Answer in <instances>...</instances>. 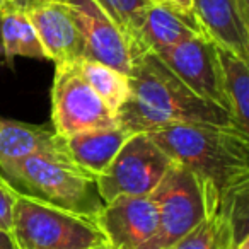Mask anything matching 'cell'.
Masks as SVG:
<instances>
[{
    "instance_id": "1",
    "label": "cell",
    "mask_w": 249,
    "mask_h": 249,
    "mask_svg": "<svg viewBox=\"0 0 249 249\" xmlns=\"http://www.w3.org/2000/svg\"><path fill=\"white\" fill-rule=\"evenodd\" d=\"M116 116L118 124L130 133H147L171 124L237 128L227 109L196 96L152 52L132 56L130 97Z\"/></svg>"
},
{
    "instance_id": "2",
    "label": "cell",
    "mask_w": 249,
    "mask_h": 249,
    "mask_svg": "<svg viewBox=\"0 0 249 249\" xmlns=\"http://www.w3.org/2000/svg\"><path fill=\"white\" fill-rule=\"evenodd\" d=\"M147 135L173 162L191 171L218 203L225 193L249 183V135L234 126L171 124Z\"/></svg>"
},
{
    "instance_id": "3",
    "label": "cell",
    "mask_w": 249,
    "mask_h": 249,
    "mask_svg": "<svg viewBox=\"0 0 249 249\" xmlns=\"http://www.w3.org/2000/svg\"><path fill=\"white\" fill-rule=\"evenodd\" d=\"M0 174L19 193L90 220L104 207L96 178L70 160L29 156L0 164Z\"/></svg>"
},
{
    "instance_id": "4",
    "label": "cell",
    "mask_w": 249,
    "mask_h": 249,
    "mask_svg": "<svg viewBox=\"0 0 249 249\" xmlns=\"http://www.w3.org/2000/svg\"><path fill=\"white\" fill-rule=\"evenodd\" d=\"M11 235L18 249H96L106 237L90 218L18 193Z\"/></svg>"
},
{
    "instance_id": "5",
    "label": "cell",
    "mask_w": 249,
    "mask_h": 249,
    "mask_svg": "<svg viewBox=\"0 0 249 249\" xmlns=\"http://www.w3.org/2000/svg\"><path fill=\"white\" fill-rule=\"evenodd\" d=\"M150 196L157 203L159 224L142 249H167L201 222L215 215L218 201L191 171L173 162Z\"/></svg>"
},
{
    "instance_id": "6",
    "label": "cell",
    "mask_w": 249,
    "mask_h": 249,
    "mask_svg": "<svg viewBox=\"0 0 249 249\" xmlns=\"http://www.w3.org/2000/svg\"><path fill=\"white\" fill-rule=\"evenodd\" d=\"M171 166V157L147 133H132L109 166L96 178L97 190L104 203L123 195H152Z\"/></svg>"
},
{
    "instance_id": "7",
    "label": "cell",
    "mask_w": 249,
    "mask_h": 249,
    "mask_svg": "<svg viewBox=\"0 0 249 249\" xmlns=\"http://www.w3.org/2000/svg\"><path fill=\"white\" fill-rule=\"evenodd\" d=\"M52 128L67 139L75 133L118 126V116L80 75L77 63L55 65L52 84Z\"/></svg>"
},
{
    "instance_id": "8",
    "label": "cell",
    "mask_w": 249,
    "mask_h": 249,
    "mask_svg": "<svg viewBox=\"0 0 249 249\" xmlns=\"http://www.w3.org/2000/svg\"><path fill=\"white\" fill-rule=\"evenodd\" d=\"M156 55L196 96L229 111L217 45L207 35L190 38Z\"/></svg>"
},
{
    "instance_id": "9",
    "label": "cell",
    "mask_w": 249,
    "mask_h": 249,
    "mask_svg": "<svg viewBox=\"0 0 249 249\" xmlns=\"http://www.w3.org/2000/svg\"><path fill=\"white\" fill-rule=\"evenodd\" d=\"M69 5L84 41V60L99 62L130 77L132 50L121 29L94 0H62Z\"/></svg>"
},
{
    "instance_id": "10",
    "label": "cell",
    "mask_w": 249,
    "mask_h": 249,
    "mask_svg": "<svg viewBox=\"0 0 249 249\" xmlns=\"http://www.w3.org/2000/svg\"><path fill=\"white\" fill-rule=\"evenodd\" d=\"M94 222L111 249H142L157 231V203L150 195L116 196L104 203Z\"/></svg>"
},
{
    "instance_id": "11",
    "label": "cell",
    "mask_w": 249,
    "mask_h": 249,
    "mask_svg": "<svg viewBox=\"0 0 249 249\" xmlns=\"http://www.w3.org/2000/svg\"><path fill=\"white\" fill-rule=\"evenodd\" d=\"M46 60L55 65L79 63L84 60V41L65 2H48L26 9Z\"/></svg>"
},
{
    "instance_id": "12",
    "label": "cell",
    "mask_w": 249,
    "mask_h": 249,
    "mask_svg": "<svg viewBox=\"0 0 249 249\" xmlns=\"http://www.w3.org/2000/svg\"><path fill=\"white\" fill-rule=\"evenodd\" d=\"M205 35L218 46L249 60V4L244 0H191Z\"/></svg>"
},
{
    "instance_id": "13",
    "label": "cell",
    "mask_w": 249,
    "mask_h": 249,
    "mask_svg": "<svg viewBox=\"0 0 249 249\" xmlns=\"http://www.w3.org/2000/svg\"><path fill=\"white\" fill-rule=\"evenodd\" d=\"M193 11L166 2H150L132 46V56L143 52L159 53L195 36H203Z\"/></svg>"
},
{
    "instance_id": "14",
    "label": "cell",
    "mask_w": 249,
    "mask_h": 249,
    "mask_svg": "<svg viewBox=\"0 0 249 249\" xmlns=\"http://www.w3.org/2000/svg\"><path fill=\"white\" fill-rule=\"evenodd\" d=\"M29 156H46L70 160L65 139L53 128L45 124L0 118V164Z\"/></svg>"
},
{
    "instance_id": "15",
    "label": "cell",
    "mask_w": 249,
    "mask_h": 249,
    "mask_svg": "<svg viewBox=\"0 0 249 249\" xmlns=\"http://www.w3.org/2000/svg\"><path fill=\"white\" fill-rule=\"evenodd\" d=\"M132 135L123 126H111V128L87 130L67 137L65 145L70 160L80 169L97 178L114 159L118 150L121 149L128 137Z\"/></svg>"
},
{
    "instance_id": "16",
    "label": "cell",
    "mask_w": 249,
    "mask_h": 249,
    "mask_svg": "<svg viewBox=\"0 0 249 249\" xmlns=\"http://www.w3.org/2000/svg\"><path fill=\"white\" fill-rule=\"evenodd\" d=\"M218 62L222 69L224 92L229 113L237 130L249 135V65L248 60L217 46Z\"/></svg>"
},
{
    "instance_id": "17",
    "label": "cell",
    "mask_w": 249,
    "mask_h": 249,
    "mask_svg": "<svg viewBox=\"0 0 249 249\" xmlns=\"http://www.w3.org/2000/svg\"><path fill=\"white\" fill-rule=\"evenodd\" d=\"M0 41L9 63H12L16 56L46 60L31 21L26 12L16 5L7 4L0 12Z\"/></svg>"
},
{
    "instance_id": "18",
    "label": "cell",
    "mask_w": 249,
    "mask_h": 249,
    "mask_svg": "<svg viewBox=\"0 0 249 249\" xmlns=\"http://www.w3.org/2000/svg\"><path fill=\"white\" fill-rule=\"evenodd\" d=\"M77 67L90 89L114 114H118L121 106L130 97V77L92 60H80Z\"/></svg>"
},
{
    "instance_id": "19",
    "label": "cell",
    "mask_w": 249,
    "mask_h": 249,
    "mask_svg": "<svg viewBox=\"0 0 249 249\" xmlns=\"http://www.w3.org/2000/svg\"><path fill=\"white\" fill-rule=\"evenodd\" d=\"M94 2L121 29L132 50L150 0H94Z\"/></svg>"
},
{
    "instance_id": "20",
    "label": "cell",
    "mask_w": 249,
    "mask_h": 249,
    "mask_svg": "<svg viewBox=\"0 0 249 249\" xmlns=\"http://www.w3.org/2000/svg\"><path fill=\"white\" fill-rule=\"evenodd\" d=\"M220 218L215 213L205 222H201L186 237H183L167 249H218L220 248Z\"/></svg>"
},
{
    "instance_id": "21",
    "label": "cell",
    "mask_w": 249,
    "mask_h": 249,
    "mask_svg": "<svg viewBox=\"0 0 249 249\" xmlns=\"http://www.w3.org/2000/svg\"><path fill=\"white\" fill-rule=\"evenodd\" d=\"M19 191L0 174V229L11 234L12 227V208Z\"/></svg>"
},
{
    "instance_id": "22",
    "label": "cell",
    "mask_w": 249,
    "mask_h": 249,
    "mask_svg": "<svg viewBox=\"0 0 249 249\" xmlns=\"http://www.w3.org/2000/svg\"><path fill=\"white\" fill-rule=\"evenodd\" d=\"M0 249H18L12 235L9 232L2 231V229H0Z\"/></svg>"
},
{
    "instance_id": "23",
    "label": "cell",
    "mask_w": 249,
    "mask_h": 249,
    "mask_svg": "<svg viewBox=\"0 0 249 249\" xmlns=\"http://www.w3.org/2000/svg\"><path fill=\"white\" fill-rule=\"evenodd\" d=\"M150 2H166V4L178 5V7L184 9V11H193V5H191V0H150Z\"/></svg>"
},
{
    "instance_id": "24",
    "label": "cell",
    "mask_w": 249,
    "mask_h": 249,
    "mask_svg": "<svg viewBox=\"0 0 249 249\" xmlns=\"http://www.w3.org/2000/svg\"><path fill=\"white\" fill-rule=\"evenodd\" d=\"M48 2H62V0H21V4L18 5L19 9L26 11L29 7H35V5H41V4H48Z\"/></svg>"
},
{
    "instance_id": "25",
    "label": "cell",
    "mask_w": 249,
    "mask_h": 249,
    "mask_svg": "<svg viewBox=\"0 0 249 249\" xmlns=\"http://www.w3.org/2000/svg\"><path fill=\"white\" fill-rule=\"evenodd\" d=\"M220 227H222V225H220ZM220 237H222V235H220ZM218 249H249V239H248V241H242L239 246L225 244V242H222V241H220V248H218Z\"/></svg>"
},
{
    "instance_id": "26",
    "label": "cell",
    "mask_w": 249,
    "mask_h": 249,
    "mask_svg": "<svg viewBox=\"0 0 249 249\" xmlns=\"http://www.w3.org/2000/svg\"><path fill=\"white\" fill-rule=\"evenodd\" d=\"M5 4H11V5H16L18 7L19 4H21V0H4Z\"/></svg>"
},
{
    "instance_id": "27",
    "label": "cell",
    "mask_w": 249,
    "mask_h": 249,
    "mask_svg": "<svg viewBox=\"0 0 249 249\" xmlns=\"http://www.w3.org/2000/svg\"><path fill=\"white\" fill-rule=\"evenodd\" d=\"M5 5H7V4H5L4 0H0V12H2V9H4V7H5Z\"/></svg>"
},
{
    "instance_id": "28",
    "label": "cell",
    "mask_w": 249,
    "mask_h": 249,
    "mask_svg": "<svg viewBox=\"0 0 249 249\" xmlns=\"http://www.w3.org/2000/svg\"><path fill=\"white\" fill-rule=\"evenodd\" d=\"M96 249H111V248H109V246L106 244V246H101V248H96Z\"/></svg>"
},
{
    "instance_id": "29",
    "label": "cell",
    "mask_w": 249,
    "mask_h": 249,
    "mask_svg": "<svg viewBox=\"0 0 249 249\" xmlns=\"http://www.w3.org/2000/svg\"><path fill=\"white\" fill-rule=\"evenodd\" d=\"M244 2H248V4H249V0H244Z\"/></svg>"
}]
</instances>
